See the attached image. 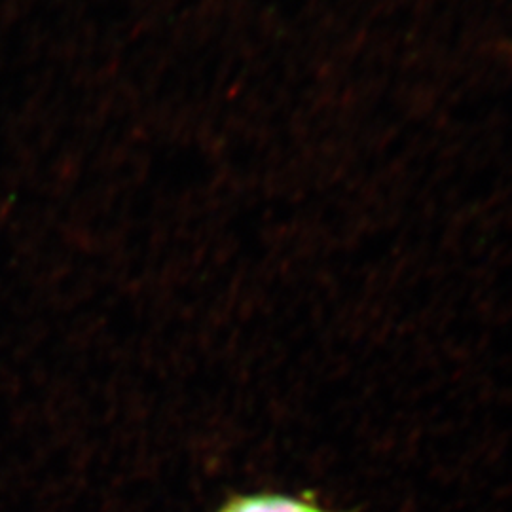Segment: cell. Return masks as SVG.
Returning <instances> with one entry per match:
<instances>
[{
  "mask_svg": "<svg viewBox=\"0 0 512 512\" xmlns=\"http://www.w3.org/2000/svg\"><path fill=\"white\" fill-rule=\"evenodd\" d=\"M217 512H342L325 507L313 494L256 492L232 495Z\"/></svg>",
  "mask_w": 512,
  "mask_h": 512,
  "instance_id": "1",
  "label": "cell"
}]
</instances>
